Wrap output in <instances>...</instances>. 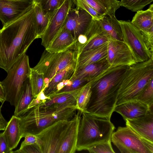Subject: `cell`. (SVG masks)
I'll return each mask as SVG.
<instances>
[{
    "label": "cell",
    "instance_id": "6da1fadb",
    "mask_svg": "<svg viewBox=\"0 0 153 153\" xmlns=\"http://www.w3.org/2000/svg\"><path fill=\"white\" fill-rule=\"evenodd\" d=\"M33 6L0 29V68L7 72L38 39Z\"/></svg>",
    "mask_w": 153,
    "mask_h": 153
},
{
    "label": "cell",
    "instance_id": "7a4b0ae2",
    "mask_svg": "<svg viewBox=\"0 0 153 153\" xmlns=\"http://www.w3.org/2000/svg\"><path fill=\"white\" fill-rule=\"evenodd\" d=\"M128 66L109 67L92 78L85 112L111 118L116 106L120 80Z\"/></svg>",
    "mask_w": 153,
    "mask_h": 153
},
{
    "label": "cell",
    "instance_id": "3957f363",
    "mask_svg": "<svg viewBox=\"0 0 153 153\" xmlns=\"http://www.w3.org/2000/svg\"><path fill=\"white\" fill-rule=\"evenodd\" d=\"M77 111L76 99L47 108L37 105L19 117L22 138L28 134L36 135L58 121L71 120Z\"/></svg>",
    "mask_w": 153,
    "mask_h": 153
},
{
    "label": "cell",
    "instance_id": "277c9868",
    "mask_svg": "<svg viewBox=\"0 0 153 153\" xmlns=\"http://www.w3.org/2000/svg\"><path fill=\"white\" fill-rule=\"evenodd\" d=\"M82 113L76 151L88 150L97 144L111 140L115 128L110 118L87 112Z\"/></svg>",
    "mask_w": 153,
    "mask_h": 153
},
{
    "label": "cell",
    "instance_id": "5b68a950",
    "mask_svg": "<svg viewBox=\"0 0 153 153\" xmlns=\"http://www.w3.org/2000/svg\"><path fill=\"white\" fill-rule=\"evenodd\" d=\"M153 79V57L128 66L120 83L116 105L137 100Z\"/></svg>",
    "mask_w": 153,
    "mask_h": 153
},
{
    "label": "cell",
    "instance_id": "8992f818",
    "mask_svg": "<svg viewBox=\"0 0 153 153\" xmlns=\"http://www.w3.org/2000/svg\"><path fill=\"white\" fill-rule=\"evenodd\" d=\"M31 68L29 58L24 54L7 72L5 78L1 82L5 94V101L15 107L25 81L29 77Z\"/></svg>",
    "mask_w": 153,
    "mask_h": 153
},
{
    "label": "cell",
    "instance_id": "52a82bcc",
    "mask_svg": "<svg viewBox=\"0 0 153 153\" xmlns=\"http://www.w3.org/2000/svg\"><path fill=\"white\" fill-rule=\"evenodd\" d=\"M77 58L74 50L51 53L45 49L39 62L32 68L44 74V88L57 73L76 62Z\"/></svg>",
    "mask_w": 153,
    "mask_h": 153
},
{
    "label": "cell",
    "instance_id": "ba28073f",
    "mask_svg": "<svg viewBox=\"0 0 153 153\" xmlns=\"http://www.w3.org/2000/svg\"><path fill=\"white\" fill-rule=\"evenodd\" d=\"M111 142L122 153H153V143L140 137L128 127H119Z\"/></svg>",
    "mask_w": 153,
    "mask_h": 153
},
{
    "label": "cell",
    "instance_id": "9c48e42d",
    "mask_svg": "<svg viewBox=\"0 0 153 153\" xmlns=\"http://www.w3.org/2000/svg\"><path fill=\"white\" fill-rule=\"evenodd\" d=\"M72 119L58 121L36 135L37 137L36 143L41 153H58L72 123Z\"/></svg>",
    "mask_w": 153,
    "mask_h": 153
},
{
    "label": "cell",
    "instance_id": "30bf717a",
    "mask_svg": "<svg viewBox=\"0 0 153 153\" xmlns=\"http://www.w3.org/2000/svg\"><path fill=\"white\" fill-rule=\"evenodd\" d=\"M123 42L130 50L137 62L147 61L153 57V52L147 47L141 31L129 20H118Z\"/></svg>",
    "mask_w": 153,
    "mask_h": 153
},
{
    "label": "cell",
    "instance_id": "8fae6325",
    "mask_svg": "<svg viewBox=\"0 0 153 153\" xmlns=\"http://www.w3.org/2000/svg\"><path fill=\"white\" fill-rule=\"evenodd\" d=\"M74 4V0H65L49 20L47 28L40 38L41 45L45 48L62 30L69 11Z\"/></svg>",
    "mask_w": 153,
    "mask_h": 153
},
{
    "label": "cell",
    "instance_id": "7c38bea8",
    "mask_svg": "<svg viewBox=\"0 0 153 153\" xmlns=\"http://www.w3.org/2000/svg\"><path fill=\"white\" fill-rule=\"evenodd\" d=\"M93 20L92 17L89 13L76 6L69 10L63 29L69 31L76 40L79 36L85 34Z\"/></svg>",
    "mask_w": 153,
    "mask_h": 153
},
{
    "label": "cell",
    "instance_id": "4fadbf2b",
    "mask_svg": "<svg viewBox=\"0 0 153 153\" xmlns=\"http://www.w3.org/2000/svg\"><path fill=\"white\" fill-rule=\"evenodd\" d=\"M106 59L110 67L130 66L136 63L130 50L122 41L109 39Z\"/></svg>",
    "mask_w": 153,
    "mask_h": 153
},
{
    "label": "cell",
    "instance_id": "5bb4252c",
    "mask_svg": "<svg viewBox=\"0 0 153 153\" xmlns=\"http://www.w3.org/2000/svg\"><path fill=\"white\" fill-rule=\"evenodd\" d=\"M125 121L126 126L142 138L153 143V108L144 116Z\"/></svg>",
    "mask_w": 153,
    "mask_h": 153
},
{
    "label": "cell",
    "instance_id": "9a60e30c",
    "mask_svg": "<svg viewBox=\"0 0 153 153\" xmlns=\"http://www.w3.org/2000/svg\"><path fill=\"white\" fill-rule=\"evenodd\" d=\"M33 4V0H0V21L3 25Z\"/></svg>",
    "mask_w": 153,
    "mask_h": 153
},
{
    "label": "cell",
    "instance_id": "2e32d148",
    "mask_svg": "<svg viewBox=\"0 0 153 153\" xmlns=\"http://www.w3.org/2000/svg\"><path fill=\"white\" fill-rule=\"evenodd\" d=\"M152 108L138 100H134L116 105L114 111L120 114L125 121L144 116Z\"/></svg>",
    "mask_w": 153,
    "mask_h": 153
},
{
    "label": "cell",
    "instance_id": "e0dca14e",
    "mask_svg": "<svg viewBox=\"0 0 153 153\" xmlns=\"http://www.w3.org/2000/svg\"><path fill=\"white\" fill-rule=\"evenodd\" d=\"M82 112L77 110L59 148L58 153H74L76 147L78 129Z\"/></svg>",
    "mask_w": 153,
    "mask_h": 153
},
{
    "label": "cell",
    "instance_id": "ac0fdd59",
    "mask_svg": "<svg viewBox=\"0 0 153 153\" xmlns=\"http://www.w3.org/2000/svg\"><path fill=\"white\" fill-rule=\"evenodd\" d=\"M76 42L69 31L63 29L45 49L51 53L74 50Z\"/></svg>",
    "mask_w": 153,
    "mask_h": 153
},
{
    "label": "cell",
    "instance_id": "d6986e66",
    "mask_svg": "<svg viewBox=\"0 0 153 153\" xmlns=\"http://www.w3.org/2000/svg\"><path fill=\"white\" fill-rule=\"evenodd\" d=\"M108 42L93 49L82 52L78 56L76 70L106 58Z\"/></svg>",
    "mask_w": 153,
    "mask_h": 153
},
{
    "label": "cell",
    "instance_id": "ffe728a7",
    "mask_svg": "<svg viewBox=\"0 0 153 153\" xmlns=\"http://www.w3.org/2000/svg\"><path fill=\"white\" fill-rule=\"evenodd\" d=\"M76 65L77 62L57 73L43 90L45 96L50 98V97L56 92L59 84L65 80L70 79L76 71Z\"/></svg>",
    "mask_w": 153,
    "mask_h": 153
},
{
    "label": "cell",
    "instance_id": "44dd1931",
    "mask_svg": "<svg viewBox=\"0 0 153 153\" xmlns=\"http://www.w3.org/2000/svg\"><path fill=\"white\" fill-rule=\"evenodd\" d=\"M19 117L13 115L8 122L3 132L11 150L16 148L22 138L20 129Z\"/></svg>",
    "mask_w": 153,
    "mask_h": 153
},
{
    "label": "cell",
    "instance_id": "7402d4cb",
    "mask_svg": "<svg viewBox=\"0 0 153 153\" xmlns=\"http://www.w3.org/2000/svg\"><path fill=\"white\" fill-rule=\"evenodd\" d=\"M98 21L109 39L123 41L121 28L115 15H105Z\"/></svg>",
    "mask_w": 153,
    "mask_h": 153
},
{
    "label": "cell",
    "instance_id": "603a6c76",
    "mask_svg": "<svg viewBox=\"0 0 153 153\" xmlns=\"http://www.w3.org/2000/svg\"><path fill=\"white\" fill-rule=\"evenodd\" d=\"M109 67L106 58L76 70L71 77L74 78H85L90 81L93 78Z\"/></svg>",
    "mask_w": 153,
    "mask_h": 153
},
{
    "label": "cell",
    "instance_id": "cb8c5ba5",
    "mask_svg": "<svg viewBox=\"0 0 153 153\" xmlns=\"http://www.w3.org/2000/svg\"><path fill=\"white\" fill-rule=\"evenodd\" d=\"M133 25L141 32L153 30V4L146 10L137 11L131 21Z\"/></svg>",
    "mask_w": 153,
    "mask_h": 153
},
{
    "label": "cell",
    "instance_id": "d4e9b609",
    "mask_svg": "<svg viewBox=\"0 0 153 153\" xmlns=\"http://www.w3.org/2000/svg\"><path fill=\"white\" fill-rule=\"evenodd\" d=\"M34 98L29 77L25 81L22 88L15 106L14 115L20 117L25 114L28 111V107Z\"/></svg>",
    "mask_w": 153,
    "mask_h": 153
},
{
    "label": "cell",
    "instance_id": "484cf974",
    "mask_svg": "<svg viewBox=\"0 0 153 153\" xmlns=\"http://www.w3.org/2000/svg\"><path fill=\"white\" fill-rule=\"evenodd\" d=\"M102 16L115 15L120 6L117 0H85Z\"/></svg>",
    "mask_w": 153,
    "mask_h": 153
},
{
    "label": "cell",
    "instance_id": "4316f807",
    "mask_svg": "<svg viewBox=\"0 0 153 153\" xmlns=\"http://www.w3.org/2000/svg\"><path fill=\"white\" fill-rule=\"evenodd\" d=\"M33 4L35 25L37 38L38 39L40 38L47 28L49 20L39 4Z\"/></svg>",
    "mask_w": 153,
    "mask_h": 153
},
{
    "label": "cell",
    "instance_id": "83f0119b",
    "mask_svg": "<svg viewBox=\"0 0 153 153\" xmlns=\"http://www.w3.org/2000/svg\"><path fill=\"white\" fill-rule=\"evenodd\" d=\"M91 94V83L90 81L79 90L76 99V106L77 110L82 112L86 111Z\"/></svg>",
    "mask_w": 153,
    "mask_h": 153
},
{
    "label": "cell",
    "instance_id": "f1b7e54d",
    "mask_svg": "<svg viewBox=\"0 0 153 153\" xmlns=\"http://www.w3.org/2000/svg\"><path fill=\"white\" fill-rule=\"evenodd\" d=\"M79 89L71 92L52 96L50 97V99L39 104L40 107L42 108H47L53 105L61 104L70 100L76 99Z\"/></svg>",
    "mask_w": 153,
    "mask_h": 153
},
{
    "label": "cell",
    "instance_id": "f546056e",
    "mask_svg": "<svg viewBox=\"0 0 153 153\" xmlns=\"http://www.w3.org/2000/svg\"><path fill=\"white\" fill-rule=\"evenodd\" d=\"M29 79L33 95L35 98L44 88V74L31 68Z\"/></svg>",
    "mask_w": 153,
    "mask_h": 153
},
{
    "label": "cell",
    "instance_id": "4dcf8cb0",
    "mask_svg": "<svg viewBox=\"0 0 153 153\" xmlns=\"http://www.w3.org/2000/svg\"><path fill=\"white\" fill-rule=\"evenodd\" d=\"M65 0H33V4H39L44 13L50 19Z\"/></svg>",
    "mask_w": 153,
    "mask_h": 153
},
{
    "label": "cell",
    "instance_id": "1f68e13d",
    "mask_svg": "<svg viewBox=\"0 0 153 153\" xmlns=\"http://www.w3.org/2000/svg\"><path fill=\"white\" fill-rule=\"evenodd\" d=\"M153 0H121L120 6L123 7L133 12L142 10L145 6L150 4Z\"/></svg>",
    "mask_w": 153,
    "mask_h": 153
},
{
    "label": "cell",
    "instance_id": "d6a6232c",
    "mask_svg": "<svg viewBox=\"0 0 153 153\" xmlns=\"http://www.w3.org/2000/svg\"><path fill=\"white\" fill-rule=\"evenodd\" d=\"M137 100L147 104L150 107H153V79L144 89Z\"/></svg>",
    "mask_w": 153,
    "mask_h": 153
},
{
    "label": "cell",
    "instance_id": "836d02e7",
    "mask_svg": "<svg viewBox=\"0 0 153 153\" xmlns=\"http://www.w3.org/2000/svg\"><path fill=\"white\" fill-rule=\"evenodd\" d=\"M91 153H114L111 140L97 144L87 150Z\"/></svg>",
    "mask_w": 153,
    "mask_h": 153
},
{
    "label": "cell",
    "instance_id": "e575fe53",
    "mask_svg": "<svg viewBox=\"0 0 153 153\" xmlns=\"http://www.w3.org/2000/svg\"><path fill=\"white\" fill-rule=\"evenodd\" d=\"M74 3L76 6L82 9L89 13L93 19L98 20L103 16L97 13L85 0H74Z\"/></svg>",
    "mask_w": 153,
    "mask_h": 153
},
{
    "label": "cell",
    "instance_id": "d590c367",
    "mask_svg": "<svg viewBox=\"0 0 153 153\" xmlns=\"http://www.w3.org/2000/svg\"><path fill=\"white\" fill-rule=\"evenodd\" d=\"M41 153L39 147L36 143L25 145L12 153Z\"/></svg>",
    "mask_w": 153,
    "mask_h": 153
},
{
    "label": "cell",
    "instance_id": "8d00e7d4",
    "mask_svg": "<svg viewBox=\"0 0 153 153\" xmlns=\"http://www.w3.org/2000/svg\"><path fill=\"white\" fill-rule=\"evenodd\" d=\"M141 32L147 47L151 51L153 52V30Z\"/></svg>",
    "mask_w": 153,
    "mask_h": 153
},
{
    "label": "cell",
    "instance_id": "74e56055",
    "mask_svg": "<svg viewBox=\"0 0 153 153\" xmlns=\"http://www.w3.org/2000/svg\"><path fill=\"white\" fill-rule=\"evenodd\" d=\"M8 146L3 132L0 133V153H12Z\"/></svg>",
    "mask_w": 153,
    "mask_h": 153
},
{
    "label": "cell",
    "instance_id": "f35d334b",
    "mask_svg": "<svg viewBox=\"0 0 153 153\" xmlns=\"http://www.w3.org/2000/svg\"><path fill=\"white\" fill-rule=\"evenodd\" d=\"M24 137L25 139L21 144L20 147L26 145L35 144L36 143L37 137L35 135L28 134L26 135Z\"/></svg>",
    "mask_w": 153,
    "mask_h": 153
},
{
    "label": "cell",
    "instance_id": "ab89813d",
    "mask_svg": "<svg viewBox=\"0 0 153 153\" xmlns=\"http://www.w3.org/2000/svg\"><path fill=\"white\" fill-rule=\"evenodd\" d=\"M2 106L0 107V131L4 130L8 123L1 114Z\"/></svg>",
    "mask_w": 153,
    "mask_h": 153
},
{
    "label": "cell",
    "instance_id": "60d3db41",
    "mask_svg": "<svg viewBox=\"0 0 153 153\" xmlns=\"http://www.w3.org/2000/svg\"><path fill=\"white\" fill-rule=\"evenodd\" d=\"M5 101V94L4 90L1 82H0V102L3 104Z\"/></svg>",
    "mask_w": 153,
    "mask_h": 153
}]
</instances>
